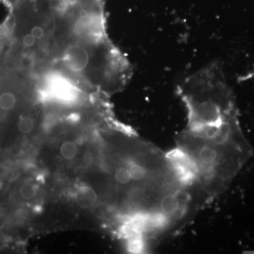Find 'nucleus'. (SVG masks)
Here are the masks:
<instances>
[{"label":"nucleus","mask_w":254,"mask_h":254,"mask_svg":"<svg viewBox=\"0 0 254 254\" xmlns=\"http://www.w3.org/2000/svg\"><path fill=\"white\" fill-rule=\"evenodd\" d=\"M186 107L182 133L201 140L230 139L243 134L236 97L218 61L187 76L177 86Z\"/></svg>","instance_id":"f257e3e1"},{"label":"nucleus","mask_w":254,"mask_h":254,"mask_svg":"<svg viewBox=\"0 0 254 254\" xmlns=\"http://www.w3.org/2000/svg\"><path fill=\"white\" fill-rule=\"evenodd\" d=\"M166 156L179 180L184 185L188 187L200 186L196 167L186 152L177 146L167 153Z\"/></svg>","instance_id":"f03ea898"},{"label":"nucleus","mask_w":254,"mask_h":254,"mask_svg":"<svg viewBox=\"0 0 254 254\" xmlns=\"http://www.w3.org/2000/svg\"><path fill=\"white\" fill-rule=\"evenodd\" d=\"M63 62L66 67L73 72H80L88 66L89 57L84 48L78 46L69 47L65 50Z\"/></svg>","instance_id":"7ed1b4c3"},{"label":"nucleus","mask_w":254,"mask_h":254,"mask_svg":"<svg viewBox=\"0 0 254 254\" xmlns=\"http://www.w3.org/2000/svg\"><path fill=\"white\" fill-rule=\"evenodd\" d=\"M98 195L91 187L81 186L78 187L75 193V201L78 206L83 208H90L96 203Z\"/></svg>","instance_id":"20e7f679"},{"label":"nucleus","mask_w":254,"mask_h":254,"mask_svg":"<svg viewBox=\"0 0 254 254\" xmlns=\"http://www.w3.org/2000/svg\"><path fill=\"white\" fill-rule=\"evenodd\" d=\"M16 104V97L11 92L6 91L0 94V109L9 111Z\"/></svg>","instance_id":"39448f33"},{"label":"nucleus","mask_w":254,"mask_h":254,"mask_svg":"<svg viewBox=\"0 0 254 254\" xmlns=\"http://www.w3.org/2000/svg\"><path fill=\"white\" fill-rule=\"evenodd\" d=\"M78 148L72 141H66L60 147V153L64 158L71 160L77 154Z\"/></svg>","instance_id":"423d86ee"},{"label":"nucleus","mask_w":254,"mask_h":254,"mask_svg":"<svg viewBox=\"0 0 254 254\" xmlns=\"http://www.w3.org/2000/svg\"><path fill=\"white\" fill-rule=\"evenodd\" d=\"M115 180L120 185H125L132 182L128 167H119L115 174Z\"/></svg>","instance_id":"0eeeda50"},{"label":"nucleus","mask_w":254,"mask_h":254,"mask_svg":"<svg viewBox=\"0 0 254 254\" xmlns=\"http://www.w3.org/2000/svg\"><path fill=\"white\" fill-rule=\"evenodd\" d=\"M37 190L38 189L36 185L31 183H25L20 187L19 193L23 199L29 200L36 195Z\"/></svg>","instance_id":"6e6552de"},{"label":"nucleus","mask_w":254,"mask_h":254,"mask_svg":"<svg viewBox=\"0 0 254 254\" xmlns=\"http://www.w3.org/2000/svg\"><path fill=\"white\" fill-rule=\"evenodd\" d=\"M34 128V122L33 119L29 117H23L20 119L18 124V128L19 131L23 134H27Z\"/></svg>","instance_id":"1a4fd4ad"},{"label":"nucleus","mask_w":254,"mask_h":254,"mask_svg":"<svg viewBox=\"0 0 254 254\" xmlns=\"http://www.w3.org/2000/svg\"><path fill=\"white\" fill-rule=\"evenodd\" d=\"M22 42L23 46L29 48V47L33 46L36 44V38L33 35L27 34L23 37Z\"/></svg>","instance_id":"9d476101"},{"label":"nucleus","mask_w":254,"mask_h":254,"mask_svg":"<svg viewBox=\"0 0 254 254\" xmlns=\"http://www.w3.org/2000/svg\"><path fill=\"white\" fill-rule=\"evenodd\" d=\"M31 34L33 35L36 39H41L44 36V31L40 26H35L32 28Z\"/></svg>","instance_id":"9b49d317"},{"label":"nucleus","mask_w":254,"mask_h":254,"mask_svg":"<svg viewBox=\"0 0 254 254\" xmlns=\"http://www.w3.org/2000/svg\"><path fill=\"white\" fill-rule=\"evenodd\" d=\"M4 210L3 207L1 206V205H0V219L2 218L3 215H4Z\"/></svg>","instance_id":"f8f14e48"},{"label":"nucleus","mask_w":254,"mask_h":254,"mask_svg":"<svg viewBox=\"0 0 254 254\" xmlns=\"http://www.w3.org/2000/svg\"><path fill=\"white\" fill-rule=\"evenodd\" d=\"M3 189V182H1V180H0V191L2 190Z\"/></svg>","instance_id":"ddd939ff"}]
</instances>
